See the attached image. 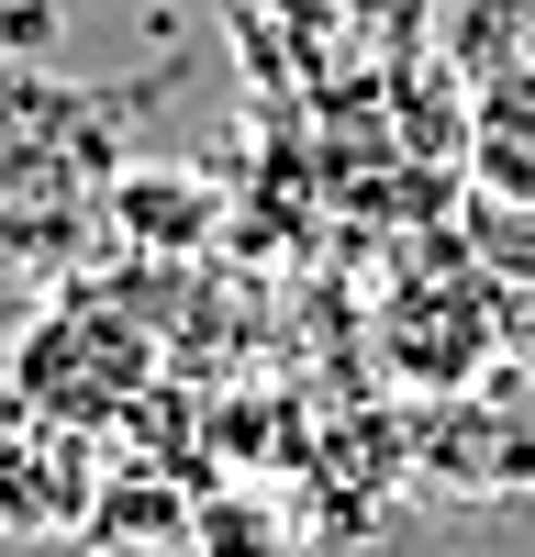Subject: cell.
Returning a JSON list of instances; mask_svg holds the SVG:
<instances>
[{
    "label": "cell",
    "mask_w": 535,
    "mask_h": 557,
    "mask_svg": "<svg viewBox=\"0 0 535 557\" xmlns=\"http://www.w3.org/2000/svg\"><path fill=\"white\" fill-rule=\"evenodd\" d=\"M123 178L112 101L57 67L0 57V257H67Z\"/></svg>",
    "instance_id": "obj_1"
},
{
    "label": "cell",
    "mask_w": 535,
    "mask_h": 557,
    "mask_svg": "<svg viewBox=\"0 0 535 557\" xmlns=\"http://www.w3.org/2000/svg\"><path fill=\"white\" fill-rule=\"evenodd\" d=\"M413 469L435 491H469V502L535 491V346L502 357L480 391H446L424 412V424H413Z\"/></svg>",
    "instance_id": "obj_2"
},
{
    "label": "cell",
    "mask_w": 535,
    "mask_h": 557,
    "mask_svg": "<svg viewBox=\"0 0 535 557\" xmlns=\"http://www.w3.org/2000/svg\"><path fill=\"white\" fill-rule=\"evenodd\" d=\"M469 157H480L490 190H513V212H535V67H524L513 89H490V101H480Z\"/></svg>",
    "instance_id": "obj_3"
}]
</instances>
